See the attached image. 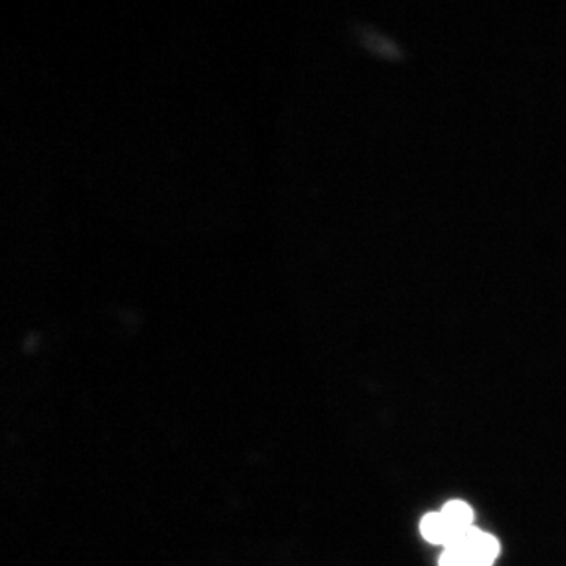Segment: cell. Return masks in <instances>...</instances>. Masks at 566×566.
I'll use <instances>...</instances> for the list:
<instances>
[{
	"label": "cell",
	"instance_id": "cell-1",
	"mask_svg": "<svg viewBox=\"0 0 566 566\" xmlns=\"http://www.w3.org/2000/svg\"><path fill=\"white\" fill-rule=\"evenodd\" d=\"M447 547L460 549L465 566H493L495 557L501 553L497 539L475 527L465 531L457 542Z\"/></svg>",
	"mask_w": 566,
	"mask_h": 566
},
{
	"label": "cell",
	"instance_id": "cell-2",
	"mask_svg": "<svg viewBox=\"0 0 566 566\" xmlns=\"http://www.w3.org/2000/svg\"><path fill=\"white\" fill-rule=\"evenodd\" d=\"M441 515L444 517L450 532H452V542L449 543V546L452 545L453 542H457V539L460 538V536L463 535L465 531L474 527L472 526V521H474V512H472L471 506L464 504V502H449V504H446L444 509H442Z\"/></svg>",
	"mask_w": 566,
	"mask_h": 566
},
{
	"label": "cell",
	"instance_id": "cell-3",
	"mask_svg": "<svg viewBox=\"0 0 566 566\" xmlns=\"http://www.w3.org/2000/svg\"><path fill=\"white\" fill-rule=\"evenodd\" d=\"M420 532H422L423 538L433 543V545L446 547L452 542V532L447 526L441 513H430V515L424 516L422 523H420Z\"/></svg>",
	"mask_w": 566,
	"mask_h": 566
},
{
	"label": "cell",
	"instance_id": "cell-4",
	"mask_svg": "<svg viewBox=\"0 0 566 566\" xmlns=\"http://www.w3.org/2000/svg\"><path fill=\"white\" fill-rule=\"evenodd\" d=\"M439 566H465L463 554L457 547H446L439 560Z\"/></svg>",
	"mask_w": 566,
	"mask_h": 566
}]
</instances>
